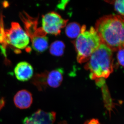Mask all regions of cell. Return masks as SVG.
<instances>
[{
  "mask_svg": "<svg viewBox=\"0 0 124 124\" xmlns=\"http://www.w3.org/2000/svg\"><path fill=\"white\" fill-rule=\"evenodd\" d=\"M102 91L103 96L105 103V106L108 109L109 111L110 112L112 108H113V102L112 101L111 98L109 91L108 90L107 86L106 85H104L102 86Z\"/></svg>",
  "mask_w": 124,
  "mask_h": 124,
  "instance_id": "14",
  "label": "cell"
},
{
  "mask_svg": "<svg viewBox=\"0 0 124 124\" xmlns=\"http://www.w3.org/2000/svg\"><path fill=\"white\" fill-rule=\"evenodd\" d=\"M81 27L77 23L72 22L69 23L66 27L65 32L68 37L71 38H77L81 32Z\"/></svg>",
  "mask_w": 124,
  "mask_h": 124,
  "instance_id": "12",
  "label": "cell"
},
{
  "mask_svg": "<svg viewBox=\"0 0 124 124\" xmlns=\"http://www.w3.org/2000/svg\"><path fill=\"white\" fill-rule=\"evenodd\" d=\"M14 73L17 79L19 81L25 82L31 79L33 77V68L27 62H20L15 68Z\"/></svg>",
  "mask_w": 124,
  "mask_h": 124,
  "instance_id": "7",
  "label": "cell"
},
{
  "mask_svg": "<svg viewBox=\"0 0 124 124\" xmlns=\"http://www.w3.org/2000/svg\"><path fill=\"white\" fill-rule=\"evenodd\" d=\"M5 103L6 101L4 98L1 97L0 98V110L4 106Z\"/></svg>",
  "mask_w": 124,
  "mask_h": 124,
  "instance_id": "19",
  "label": "cell"
},
{
  "mask_svg": "<svg viewBox=\"0 0 124 124\" xmlns=\"http://www.w3.org/2000/svg\"><path fill=\"white\" fill-rule=\"evenodd\" d=\"M31 40L33 49L39 53L44 52L48 47V38L46 36H37Z\"/></svg>",
  "mask_w": 124,
  "mask_h": 124,
  "instance_id": "11",
  "label": "cell"
},
{
  "mask_svg": "<svg viewBox=\"0 0 124 124\" xmlns=\"http://www.w3.org/2000/svg\"><path fill=\"white\" fill-rule=\"evenodd\" d=\"M101 44L112 51L124 48V20L121 16L106 15L97 20L94 28Z\"/></svg>",
  "mask_w": 124,
  "mask_h": 124,
  "instance_id": "1",
  "label": "cell"
},
{
  "mask_svg": "<svg viewBox=\"0 0 124 124\" xmlns=\"http://www.w3.org/2000/svg\"><path fill=\"white\" fill-rule=\"evenodd\" d=\"M14 102L16 107L20 109L29 108L33 102L32 94L26 90H19L15 95Z\"/></svg>",
  "mask_w": 124,
  "mask_h": 124,
  "instance_id": "8",
  "label": "cell"
},
{
  "mask_svg": "<svg viewBox=\"0 0 124 124\" xmlns=\"http://www.w3.org/2000/svg\"><path fill=\"white\" fill-rule=\"evenodd\" d=\"M110 3H112L114 5L115 9L120 14L121 16L124 15V0H116L110 1Z\"/></svg>",
  "mask_w": 124,
  "mask_h": 124,
  "instance_id": "15",
  "label": "cell"
},
{
  "mask_svg": "<svg viewBox=\"0 0 124 124\" xmlns=\"http://www.w3.org/2000/svg\"><path fill=\"white\" fill-rule=\"evenodd\" d=\"M63 71L61 68L37 73L33 76L31 83L38 89V91H44L48 86L58 88L63 80Z\"/></svg>",
  "mask_w": 124,
  "mask_h": 124,
  "instance_id": "4",
  "label": "cell"
},
{
  "mask_svg": "<svg viewBox=\"0 0 124 124\" xmlns=\"http://www.w3.org/2000/svg\"><path fill=\"white\" fill-rule=\"evenodd\" d=\"M21 15L26 30V32L31 38L38 29L37 28L38 19L31 17L25 13L21 14Z\"/></svg>",
  "mask_w": 124,
  "mask_h": 124,
  "instance_id": "10",
  "label": "cell"
},
{
  "mask_svg": "<svg viewBox=\"0 0 124 124\" xmlns=\"http://www.w3.org/2000/svg\"><path fill=\"white\" fill-rule=\"evenodd\" d=\"M6 42L19 49H23L29 44V38L17 23H11V27L5 31Z\"/></svg>",
  "mask_w": 124,
  "mask_h": 124,
  "instance_id": "5",
  "label": "cell"
},
{
  "mask_svg": "<svg viewBox=\"0 0 124 124\" xmlns=\"http://www.w3.org/2000/svg\"><path fill=\"white\" fill-rule=\"evenodd\" d=\"M68 2H69V1H61V2L58 5V8H59V9H63L65 8L66 5Z\"/></svg>",
  "mask_w": 124,
  "mask_h": 124,
  "instance_id": "18",
  "label": "cell"
},
{
  "mask_svg": "<svg viewBox=\"0 0 124 124\" xmlns=\"http://www.w3.org/2000/svg\"><path fill=\"white\" fill-rule=\"evenodd\" d=\"M85 68L90 72L91 79L108 78L113 70L112 51L106 46L101 44L92 54Z\"/></svg>",
  "mask_w": 124,
  "mask_h": 124,
  "instance_id": "2",
  "label": "cell"
},
{
  "mask_svg": "<svg viewBox=\"0 0 124 124\" xmlns=\"http://www.w3.org/2000/svg\"><path fill=\"white\" fill-rule=\"evenodd\" d=\"M101 44L95 29L91 27L86 30L85 25L81 27L80 33L74 42L77 52V60L80 63L88 61L93 52Z\"/></svg>",
  "mask_w": 124,
  "mask_h": 124,
  "instance_id": "3",
  "label": "cell"
},
{
  "mask_svg": "<svg viewBox=\"0 0 124 124\" xmlns=\"http://www.w3.org/2000/svg\"><path fill=\"white\" fill-rule=\"evenodd\" d=\"M65 45L61 41H56L52 43L50 48V52L53 55L62 56L64 53Z\"/></svg>",
  "mask_w": 124,
  "mask_h": 124,
  "instance_id": "13",
  "label": "cell"
},
{
  "mask_svg": "<svg viewBox=\"0 0 124 124\" xmlns=\"http://www.w3.org/2000/svg\"><path fill=\"white\" fill-rule=\"evenodd\" d=\"M23 124H34L31 116H28L24 118L23 120Z\"/></svg>",
  "mask_w": 124,
  "mask_h": 124,
  "instance_id": "17",
  "label": "cell"
},
{
  "mask_svg": "<svg viewBox=\"0 0 124 124\" xmlns=\"http://www.w3.org/2000/svg\"><path fill=\"white\" fill-rule=\"evenodd\" d=\"M84 124H86V121H85V123H84Z\"/></svg>",
  "mask_w": 124,
  "mask_h": 124,
  "instance_id": "21",
  "label": "cell"
},
{
  "mask_svg": "<svg viewBox=\"0 0 124 124\" xmlns=\"http://www.w3.org/2000/svg\"><path fill=\"white\" fill-rule=\"evenodd\" d=\"M30 116L35 124H54L56 113L53 111L46 112L39 109Z\"/></svg>",
  "mask_w": 124,
  "mask_h": 124,
  "instance_id": "9",
  "label": "cell"
},
{
  "mask_svg": "<svg viewBox=\"0 0 124 124\" xmlns=\"http://www.w3.org/2000/svg\"><path fill=\"white\" fill-rule=\"evenodd\" d=\"M59 124H68L67 122H66V121H61L60 122V123Z\"/></svg>",
  "mask_w": 124,
  "mask_h": 124,
  "instance_id": "20",
  "label": "cell"
},
{
  "mask_svg": "<svg viewBox=\"0 0 124 124\" xmlns=\"http://www.w3.org/2000/svg\"><path fill=\"white\" fill-rule=\"evenodd\" d=\"M68 21L57 13L52 11L42 16V28L46 33L58 35L61 33V29L66 26Z\"/></svg>",
  "mask_w": 124,
  "mask_h": 124,
  "instance_id": "6",
  "label": "cell"
},
{
  "mask_svg": "<svg viewBox=\"0 0 124 124\" xmlns=\"http://www.w3.org/2000/svg\"><path fill=\"white\" fill-rule=\"evenodd\" d=\"M118 51L117 54V58L118 63L122 67H124V48L121 49Z\"/></svg>",
  "mask_w": 124,
  "mask_h": 124,
  "instance_id": "16",
  "label": "cell"
}]
</instances>
